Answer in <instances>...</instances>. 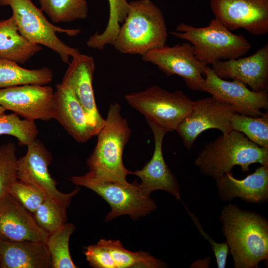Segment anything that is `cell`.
<instances>
[{
    "mask_svg": "<svg viewBox=\"0 0 268 268\" xmlns=\"http://www.w3.org/2000/svg\"><path fill=\"white\" fill-rule=\"evenodd\" d=\"M219 220L235 268H258L268 259V221L236 204L222 208Z\"/></svg>",
    "mask_w": 268,
    "mask_h": 268,
    "instance_id": "6da1fadb",
    "label": "cell"
},
{
    "mask_svg": "<svg viewBox=\"0 0 268 268\" xmlns=\"http://www.w3.org/2000/svg\"><path fill=\"white\" fill-rule=\"evenodd\" d=\"M254 163L268 166V148L258 145L234 130L206 144L194 162L202 175L215 180L231 173L236 166L248 172Z\"/></svg>",
    "mask_w": 268,
    "mask_h": 268,
    "instance_id": "7a4b0ae2",
    "label": "cell"
},
{
    "mask_svg": "<svg viewBox=\"0 0 268 268\" xmlns=\"http://www.w3.org/2000/svg\"><path fill=\"white\" fill-rule=\"evenodd\" d=\"M121 106L116 102L109 108L107 116L97 133L96 146L86 163L88 172L101 180L127 183V176L132 174L124 165L123 154L131 130L121 114Z\"/></svg>",
    "mask_w": 268,
    "mask_h": 268,
    "instance_id": "3957f363",
    "label": "cell"
},
{
    "mask_svg": "<svg viewBox=\"0 0 268 268\" xmlns=\"http://www.w3.org/2000/svg\"><path fill=\"white\" fill-rule=\"evenodd\" d=\"M168 32L160 9L150 0L129 2L125 21L112 45L120 53L140 56L166 45Z\"/></svg>",
    "mask_w": 268,
    "mask_h": 268,
    "instance_id": "277c9868",
    "label": "cell"
},
{
    "mask_svg": "<svg viewBox=\"0 0 268 268\" xmlns=\"http://www.w3.org/2000/svg\"><path fill=\"white\" fill-rule=\"evenodd\" d=\"M170 34L191 43L196 58L206 66L241 57L251 48L244 36L232 33L215 18L204 27L180 23Z\"/></svg>",
    "mask_w": 268,
    "mask_h": 268,
    "instance_id": "5b68a950",
    "label": "cell"
},
{
    "mask_svg": "<svg viewBox=\"0 0 268 268\" xmlns=\"http://www.w3.org/2000/svg\"><path fill=\"white\" fill-rule=\"evenodd\" d=\"M0 5L8 6L12 10L20 33L29 41L48 47L57 53L61 61L69 63V58L80 53L78 49L62 41L57 33L75 36L79 29H66L57 26L48 20L44 12L31 0H0Z\"/></svg>",
    "mask_w": 268,
    "mask_h": 268,
    "instance_id": "8992f818",
    "label": "cell"
},
{
    "mask_svg": "<svg viewBox=\"0 0 268 268\" xmlns=\"http://www.w3.org/2000/svg\"><path fill=\"white\" fill-rule=\"evenodd\" d=\"M69 180L78 186L91 190L108 202L111 211L105 217L106 222L124 215L136 220L157 208L154 201L144 193L136 180L131 183L103 180L88 172L72 176Z\"/></svg>",
    "mask_w": 268,
    "mask_h": 268,
    "instance_id": "52a82bcc",
    "label": "cell"
},
{
    "mask_svg": "<svg viewBox=\"0 0 268 268\" xmlns=\"http://www.w3.org/2000/svg\"><path fill=\"white\" fill-rule=\"evenodd\" d=\"M128 104L143 115L147 123L167 132L176 131L190 113L194 101L180 90L169 92L157 85L125 95Z\"/></svg>",
    "mask_w": 268,
    "mask_h": 268,
    "instance_id": "ba28073f",
    "label": "cell"
},
{
    "mask_svg": "<svg viewBox=\"0 0 268 268\" xmlns=\"http://www.w3.org/2000/svg\"><path fill=\"white\" fill-rule=\"evenodd\" d=\"M141 57L144 62L155 65L166 75L180 76L190 89L203 91L206 65L196 58L193 46L189 42L172 46L165 45Z\"/></svg>",
    "mask_w": 268,
    "mask_h": 268,
    "instance_id": "9c48e42d",
    "label": "cell"
},
{
    "mask_svg": "<svg viewBox=\"0 0 268 268\" xmlns=\"http://www.w3.org/2000/svg\"><path fill=\"white\" fill-rule=\"evenodd\" d=\"M235 113L231 106L212 96L201 98L194 101L192 110L176 131L185 146L190 149L198 136L205 131L217 129L222 134L230 132V121Z\"/></svg>",
    "mask_w": 268,
    "mask_h": 268,
    "instance_id": "30bf717a",
    "label": "cell"
},
{
    "mask_svg": "<svg viewBox=\"0 0 268 268\" xmlns=\"http://www.w3.org/2000/svg\"><path fill=\"white\" fill-rule=\"evenodd\" d=\"M25 154L17 160V179L39 189L48 198L68 207L71 199L79 191L77 187L69 193L60 192L56 182L49 172L51 160L50 152L39 140L28 145Z\"/></svg>",
    "mask_w": 268,
    "mask_h": 268,
    "instance_id": "8fae6325",
    "label": "cell"
},
{
    "mask_svg": "<svg viewBox=\"0 0 268 268\" xmlns=\"http://www.w3.org/2000/svg\"><path fill=\"white\" fill-rule=\"evenodd\" d=\"M204 92L231 106L236 113L258 117L268 109L267 92H256L236 80L229 81L217 76L211 67H204Z\"/></svg>",
    "mask_w": 268,
    "mask_h": 268,
    "instance_id": "7c38bea8",
    "label": "cell"
},
{
    "mask_svg": "<svg viewBox=\"0 0 268 268\" xmlns=\"http://www.w3.org/2000/svg\"><path fill=\"white\" fill-rule=\"evenodd\" d=\"M54 91L46 85L25 84L0 88V106L30 121L53 119Z\"/></svg>",
    "mask_w": 268,
    "mask_h": 268,
    "instance_id": "4fadbf2b",
    "label": "cell"
},
{
    "mask_svg": "<svg viewBox=\"0 0 268 268\" xmlns=\"http://www.w3.org/2000/svg\"><path fill=\"white\" fill-rule=\"evenodd\" d=\"M215 18L230 31L242 28L250 34L268 32V0H209Z\"/></svg>",
    "mask_w": 268,
    "mask_h": 268,
    "instance_id": "5bb4252c",
    "label": "cell"
},
{
    "mask_svg": "<svg viewBox=\"0 0 268 268\" xmlns=\"http://www.w3.org/2000/svg\"><path fill=\"white\" fill-rule=\"evenodd\" d=\"M62 83L67 86L81 105L97 133L104 123L96 104L93 88L95 62L92 57L79 54L72 58Z\"/></svg>",
    "mask_w": 268,
    "mask_h": 268,
    "instance_id": "9a60e30c",
    "label": "cell"
},
{
    "mask_svg": "<svg viewBox=\"0 0 268 268\" xmlns=\"http://www.w3.org/2000/svg\"><path fill=\"white\" fill-rule=\"evenodd\" d=\"M211 66L215 74L222 79L238 80L254 91H268V43L251 56L217 61Z\"/></svg>",
    "mask_w": 268,
    "mask_h": 268,
    "instance_id": "2e32d148",
    "label": "cell"
},
{
    "mask_svg": "<svg viewBox=\"0 0 268 268\" xmlns=\"http://www.w3.org/2000/svg\"><path fill=\"white\" fill-rule=\"evenodd\" d=\"M48 236L30 212L9 194L0 200V239L46 243Z\"/></svg>",
    "mask_w": 268,
    "mask_h": 268,
    "instance_id": "e0dca14e",
    "label": "cell"
},
{
    "mask_svg": "<svg viewBox=\"0 0 268 268\" xmlns=\"http://www.w3.org/2000/svg\"><path fill=\"white\" fill-rule=\"evenodd\" d=\"M153 134L154 149L151 159L141 170L132 172L138 177L141 182L139 185L148 196L155 191H166L177 200H180L179 183L167 165L162 152L163 140L167 133L154 124L147 123Z\"/></svg>",
    "mask_w": 268,
    "mask_h": 268,
    "instance_id": "ac0fdd59",
    "label": "cell"
},
{
    "mask_svg": "<svg viewBox=\"0 0 268 268\" xmlns=\"http://www.w3.org/2000/svg\"><path fill=\"white\" fill-rule=\"evenodd\" d=\"M53 119L56 120L77 142L84 143L97 132L70 90L62 83L56 86Z\"/></svg>",
    "mask_w": 268,
    "mask_h": 268,
    "instance_id": "d6986e66",
    "label": "cell"
},
{
    "mask_svg": "<svg viewBox=\"0 0 268 268\" xmlns=\"http://www.w3.org/2000/svg\"><path fill=\"white\" fill-rule=\"evenodd\" d=\"M219 199L229 202L238 198L247 202L263 203L268 200V166L261 165L242 179L233 177L232 172L215 180Z\"/></svg>",
    "mask_w": 268,
    "mask_h": 268,
    "instance_id": "ffe728a7",
    "label": "cell"
},
{
    "mask_svg": "<svg viewBox=\"0 0 268 268\" xmlns=\"http://www.w3.org/2000/svg\"><path fill=\"white\" fill-rule=\"evenodd\" d=\"M1 268H50L52 260L46 243L8 241L0 239Z\"/></svg>",
    "mask_w": 268,
    "mask_h": 268,
    "instance_id": "44dd1931",
    "label": "cell"
},
{
    "mask_svg": "<svg viewBox=\"0 0 268 268\" xmlns=\"http://www.w3.org/2000/svg\"><path fill=\"white\" fill-rule=\"evenodd\" d=\"M41 49V45L29 41L20 33L12 15L0 20V58L23 64Z\"/></svg>",
    "mask_w": 268,
    "mask_h": 268,
    "instance_id": "7402d4cb",
    "label": "cell"
},
{
    "mask_svg": "<svg viewBox=\"0 0 268 268\" xmlns=\"http://www.w3.org/2000/svg\"><path fill=\"white\" fill-rule=\"evenodd\" d=\"M99 242L108 252L113 268H164L166 264L140 251L133 252L125 249L120 240L100 239Z\"/></svg>",
    "mask_w": 268,
    "mask_h": 268,
    "instance_id": "603a6c76",
    "label": "cell"
},
{
    "mask_svg": "<svg viewBox=\"0 0 268 268\" xmlns=\"http://www.w3.org/2000/svg\"><path fill=\"white\" fill-rule=\"evenodd\" d=\"M53 75L47 67L27 69L14 62L0 58V88L25 84L46 85L52 81Z\"/></svg>",
    "mask_w": 268,
    "mask_h": 268,
    "instance_id": "cb8c5ba5",
    "label": "cell"
},
{
    "mask_svg": "<svg viewBox=\"0 0 268 268\" xmlns=\"http://www.w3.org/2000/svg\"><path fill=\"white\" fill-rule=\"evenodd\" d=\"M109 17L105 30L101 33L96 32L86 41L88 47L102 50L108 45L114 43L121 24L125 21L129 9L127 0H108Z\"/></svg>",
    "mask_w": 268,
    "mask_h": 268,
    "instance_id": "d4e9b609",
    "label": "cell"
},
{
    "mask_svg": "<svg viewBox=\"0 0 268 268\" xmlns=\"http://www.w3.org/2000/svg\"><path fill=\"white\" fill-rule=\"evenodd\" d=\"M40 8L55 23L84 19L88 15L87 0H38Z\"/></svg>",
    "mask_w": 268,
    "mask_h": 268,
    "instance_id": "484cf974",
    "label": "cell"
},
{
    "mask_svg": "<svg viewBox=\"0 0 268 268\" xmlns=\"http://www.w3.org/2000/svg\"><path fill=\"white\" fill-rule=\"evenodd\" d=\"M75 227L66 223L61 228L49 234L46 245L50 253L53 268H76L70 257L69 240Z\"/></svg>",
    "mask_w": 268,
    "mask_h": 268,
    "instance_id": "4316f807",
    "label": "cell"
},
{
    "mask_svg": "<svg viewBox=\"0 0 268 268\" xmlns=\"http://www.w3.org/2000/svg\"><path fill=\"white\" fill-rule=\"evenodd\" d=\"M230 127L244 134L249 140L261 147L268 148V114L258 117L235 113Z\"/></svg>",
    "mask_w": 268,
    "mask_h": 268,
    "instance_id": "83f0119b",
    "label": "cell"
},
{
    "mask_svg": "<svg viewBox=\"0 0 268 268\" xmlns=\"http://www.w3.org/2000/svg\"><path fill=\"white\" fill-rule=\"evenodd\" d=\"M0 110V135L14 136L19 143L27 146L36 139L38 131L34 121L21 119L15 113L7 114Z\"/></svg>",
    "mask_w": 268,
    "mask_h": 268,
    "instance_id": "f1b7e54d",
    "label": "cell"
},
{
    "mask_svg": "<svg viewBox=\"0 0 268 268\" xmlns=\"http://www.w3.org/2000/svg\"><path fill=\"white\" fill-rule=\"evenodd\" d=\"M67 208L57 201L46 197L33 213V217L38 225L50 234L66 223Z\"/></svg>",
    "mask_w": 268,
    "mask_h": 268,
    "instance_id": "f546056e",
    "label": "cell"
},
{
    "mask_svg": "<svg viewBox=\"0 0 268 268\" xmlns=\"http://www.w3.org/2000/svg\"><path fill=\"white\" fill-rule=\"evenodd\" d=\"M16 147L12 142L0 146V200L9 194L17 179Z\"/></svg>",
    "mask_w": 268,
    "mask_h": 268,
    "instance_id": "4dcf8cb0",
    "label": "cell"
},
{
    "mask_svg": "<svg viewBox=\"0 0 268 268\" xmlns=\"http://www.w3.org/2000/svg\"><path fill=\"white\" fill-rule=\"evenodd\" d=\"M9 194L32 213L46 197L37 188L18 180L12 185Z\"/></svg>",
    "mask_w": 268,
    "mask_h": 268,
    "instance_id": "1f68e13d",
    "label": "cell"
},
{
    "mask_svg": "<svg viewBox=\"0 0 268 268\" xmlns=\"http://www.w3.org/2000/svg\"><path fill=\"white\" fill-rule=\"evenodd\" d=\"M184 206L200 234L209 242L216 259L217 268H225L226 266L227 259L229 253V248L227 243L226 242L217 243L214 241L204 231L199 221V218L189 211L186 205H184Z\"/></svg>",
    "mask_w": 268,
    "mask_h": 268,
    "instance_id": "d6a6232c",
    "label": "cell"
},
{
    "mask_svg": "<svg viewBox=\"0 0 268 268\" xmlns=\"http://www.w3.org/2000/svg\"><path fill=\"white\" fill-rule=\"evenodd\" d=\"M210 259L211 258L208 257L202 260H198L190 265V268H208Z\"/></svg>",
    "mask_w": 268,
    "mask_h": 268,
    "instance_id": "836d02e7",
    "label": "cell"
},
{
    "mask_svg": "<svg viewBox=\"0 0 268 268\" xmlns=\"http://www.w3.org/2000/svg\"><path fill=\"white\" fill-rule=\"evenodd\" d=\"M0 110H3V111H5V109H4L2 107H1V106H0Z\"/></svg>",
    "mask_w": 268,
    "mask_h": 268,
    "instance_id": "e575fe53",
    "label": "cell"
},
{
    "mask_svg": "<svg viewBox=\"0 0 268 268\" xmlns=\"http://www.w3.org/2000/svg\"></svg>",
    "mask_w": 268,
    "mask_h": 268,
    "instance_id": "d590c367",
    "label": "cell"
}]
</instances>
